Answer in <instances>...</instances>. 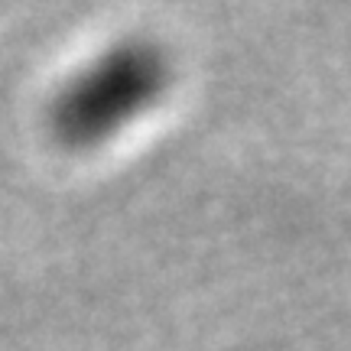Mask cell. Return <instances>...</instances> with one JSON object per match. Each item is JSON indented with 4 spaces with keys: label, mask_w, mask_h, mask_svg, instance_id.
<instances>
[{
    "label": "cell",
    "mask_w": 351,
    "mask_h": 351,
    "mask_svg": "<svg viewBox=\"0 0 351 351\" xmlns=\"http://www.w3.org/2000/svg\"><path fill=\"white\" fill-rule=\"evenodd\" d=\"M173 85V62L153 39L127 36L78 65L56 91L52 134L78 150L124 137L163 104Z\"/></svg>",
    "instance_id": "obj_1"
}]
</instances>
